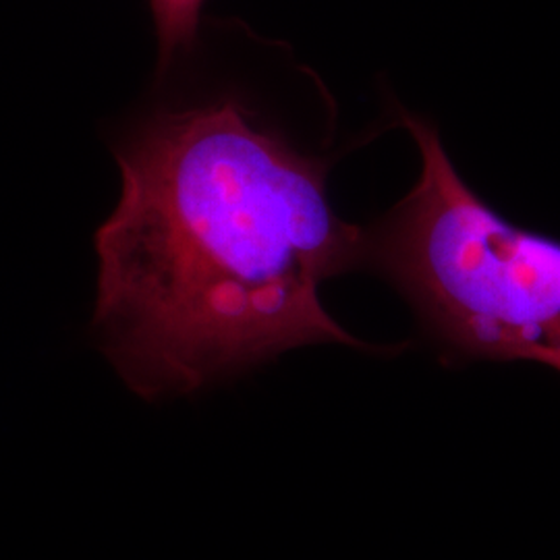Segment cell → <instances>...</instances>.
<instances>
[{"instance_id": "6da1fadb", "label": "cell", "mask_w": 560, "mask_h": 560, "mask_svg": "<svg viewBox=\"0 0 560 560\" xmlns=\"http://www.w3.org/2000/svg\"><path fill=\"white\" fill-rule=\"evenodd\" d=\"M119 164L94 328L129 388L154 399L303 345L365 347L322 305L370 247L330 206L324 162L226 101L159 117Z\"/></svg>"}, {"instance_id": "7a4b0ae2", "label": "cell", "mask_w": 560, "mask_h": 560, "mask_svg": "<svg viewBox=\"0 0 560 560\" xmlns=\"http://www.w3.org/2000/svg\"><path fill=\"white\" fill-rule=\"evenodd\" d=\"M405 122L420 179L370 235L368 258L448 351L560 372V241L504 221L460 179L430 125Z\"/></svg>"}, {"instance_id": "3957f363", "label": "cell", "mask_w": 560, "mask_h": 560, "mask_svg": "<svg viewBox=\"0 0 560 560\" xmlns=\"http://www.w3.org/2000/svg\"><path fill=\"white\" fill-rule=\"evenodd\" d=\"M156 30L161 38L162 60L173 59L175 52L187 48L200 23L203 0H150Z\"/></svg>"}]
</instances>
